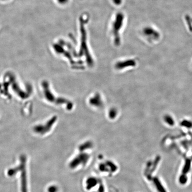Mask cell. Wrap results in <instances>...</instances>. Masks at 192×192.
<instances>
[{"instance_id":"cell-4","label":"cell","mask_w":192,"mask_h":192,"mask_svg":"<svg viewBox=\"0 0 192 192\" xmlns=\"http://www.w3.org/2000/svg\"><path fill=\"white\" fill-rule=\"evenodd\" d=\"M160 159H161V158H160V156H158L157 158H156V160H155V163L154 164L153 168H152V170H151V172H150V174H149V177H148V178L151 179V174H152L153 172H154L155 169H156V167H157V165H158V163H159V161H160Z\"/></svg>"},{"instance_id":"cell-3","label":"cell","mask_w":192,"mask_h":192,"mask_svg":"<svg viewBox=\"0 0 192 192\" xmlns=\"http://www.w3.org/2000/svg\"><path fill=\"white\" fill-rule=\"evenodd\" d=\"M190 160H189V159H187V160H186V164H185V166H184L183 169V175H186V174H187V173L189 171V170H190Z\"/></svg>"},{"instance_id":"cell-1","label":"cell","mask_w":192,"mask_h":192,"mask_svg":"<svg viewBox=\"0 0 192 192\" xmlns=\"http://www.w3.org/2000/svg\"><path fill=\"white\" fill-rule=\"evenodd\" d=\"M26 157L25 155H22L20 157V165L15 168L10 169L8 172V174L13 176L21 172V192H28L27 185V177L26 171Z\"/></svg>"},{"instance_id":"cell-2","label":"cell","mask_w":192,"mask_h":192,"mask_svg":"<svg viewBox=\"0 0 192 192\" xmlns=\"http://www.w3.org/2000/svg\"><path fill=\"white\" fill-rule=\"evenodd\" d=\"M154 182L155 186L157 188V190L159 192H167L158 178H154Z\"/></svg>"},{"instance_id":"cell-5","label":"cell","mask_w":192,"mask_h":192,"mask_svg":"<svg viewBox=\"0 0 192 192\" xmlns=\"http://www.w3.org/2000/svg\"><path fill=\"white\" fill-rule=\"evenodd\" d=\"M187 181V177L185 175H182L180 178V182L181 183H186Z\"/></svg>"},{"instance_id":"cell-6","label":"cell","mask_w":192,"mask_h":192,"mask_svg":"<svg viewBox=\"0 0 192 192\" xmlns=\"http://www.w3.org/2000/svg\"><path fill=\"white\" fill-rule=\"evenodd\" d=\"M57 190H58V188L55 186H51L48 190L49 192H57Z\"/></svg>"},{"instance_id":"cell-7","label":"cell","mask_w":192,"mask_h":192,"mask_svg":"<svg viewBox=\"0 0 192 192\" xmlns=\"http://www.w3.org/2000/svg\"><path fill=\"white\" fill-rule=\"evenodd\" d=\"M10 1L11 0H0L1 2L4 3L9 2H10Z\"/></svg>"}]
</instances>
